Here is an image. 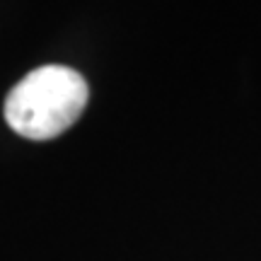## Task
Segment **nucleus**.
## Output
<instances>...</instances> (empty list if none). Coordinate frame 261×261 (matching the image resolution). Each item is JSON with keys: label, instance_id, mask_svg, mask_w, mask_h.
<instances>
[{"label": "nucleus", "instance_id": "1", "mask_svg": "<svg viewBox=\"0 0 261 261\" xmlns=\"http://www.w3.org/2000/svg\"><path fill=\"white\" fill-rule=\"evenodd\" d=\"M90 99V87L75 68L41 65L27 73L5 99V121L27 140H51L70 128Z\"/></svg>", "mask_w": 261, "mask_h": 261}]
</instances>
